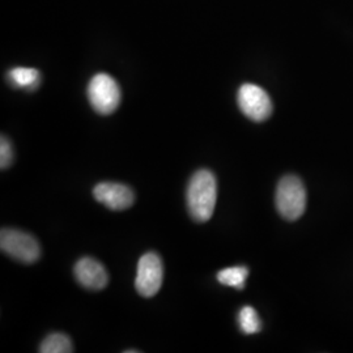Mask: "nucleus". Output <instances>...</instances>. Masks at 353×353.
I'll list each match as a JSON object with an SVG mask.
<instances>
[{
  "label": "nucleus",
  "mask_w": 353,
  "mask_h": 353,
  "mask_svg": "<svg viewBox=\"0 0 353 353\" xmlns=\"http://www.w3.org/2000/svg\"><path fill=\"white\" fill-rule=\"evenodd\" d=\"M186 199L190 216L198 223L208 221L214 214L217 199V182L214 173L201 169L191 176Z\"/></svg>",
  "instance_id": "f257e3e1"
},
{
  "label": "nucleus",
  "mask_w": 353,
  "mask_h": 353,
  "mask_svg": "<svg viewBox=\"0 0 353 353\" xmlns=\"http://www.w3.org/2000/svg\"><path fill=\"white\" fill-rule=\"evenodd\" d=\"M276 208L288 221H294L303 216L306 208V190L299 176L281 178L276 189Z\"/></svg>",
  "instance_id": "f03ea898"
},
{
  "label": "nucleus",
  "mask_w": 353,
  "mask_h": 353,
  "mask_svg": "<svg viewBox=\"0 0 353 353\" xmlns=\"http://www.w3.org/2000/svg\"><path fill=\"white\" fill-rule=\"evenodd\" d=\"M0 249L8 256L26 265L37 262L41 255L39 243L32 234L11 228L1 229Z\"/></svg>",
  "instance_id": "7ed1b4c3"
},
{
  "label": "nucleus",
  "mask_w": 353,
  "mask_h": 353,
  "mask_svg": "<svg viewBox=\"0 0 353 353\" xmlns=\"http://www.w3.org/2000/svg\"><path fill=\"white\" fill-rule=\"evenodd\" d=\"M88 100L97 113L109 115L121 103V88L112 76L97 74L89 81Z\"/></svg>",
  "instance_id": "20e7f679"
},
{
  "label": "nucleus",
  "mask_w": 353,
  "mask_h": 353,
  "mask_svg": "<svg viewBox=\"0 0 353 353\" xmlns=\"http://www.w3.org/2000/svg\"><path fill=\"white\" fill-rule=\"evenodd\" d=\"M164 280L163 261L156 252H147L139 259L135 288L143 297H153L159 293Z\"/></svg>",
  "instance_id": "39448f33"
},
{
  "label": "nucleus",
  "mask_w": 353,
  "mask_h": 353,
  "mask_svg": "<svg viewBox=\"0 0 353 353\" xmlns=\"http://www.w3.org/2000/svg\"><path fill=\"white\" fill-rule=\"evenodd\" d=\"M237 100L241 112L254 122H263L272 114V102L268 93L255 84H243Z\"/></svg>",
  "instance_id": "423d86ee"
},
{
  "label": "nucleus",
  "mask_w": 353,
  "mask_h": 353,
  "mask_svg": "<svg viewBox=\"0 0 353 353\" xmlns=\"http://www.w3.org/2000/svg\"><path fill=\"white\" fill-rule=\"evenodd\" d=\"M93 196L99 203L113 211L128 210L134 202V191L126 185L115 182H102L93 189Z\"/></svg>",
  "instance_id": "0eeeda50"
},
{
  "label": "nucleus",
  "mask_w": 353,
  "mask_h": 353,
  "mask_svg": "<svg viewBox=\"0 0 353 353\" xmlns=\"http://www.w3.org/2000/svg\"><path fill=\"white\" fill-rule=\"evenodd\" d=\"M76 280L87 290H103L109 283L105 267L93 258H81L75 265Z\"/></svg>",
  "instance_id": "6e6552de"
},
{
  "label": "nucleus",
  "mask_w": 353,
  "mask_h": 353,
  "mask_svg": "<svg viewBox=\"0 0 353 353\" xmlns=\"http://www.w3.org/2000/svg\"><path fill=\"white\" fill-rule=\"evenodd\" d=\"M8 80L17 88L36 89L39 84V72L34 68L16 67L8 72Z\"/></svg>",
  "instance_id": "1a4fd4ad"
},
{
  "label": "nucleus",
  "mask_w": 353,
  "mask_h": 353,
  "mask_svg": "<svg viewBox=\"0 0 353 353\" xmlns=\"http://www.w3.org/2000/svg\"><path fill=\"white\" fill-rule=\"evenodd\" d=\"M249 276V270L245 265H237V267H229L217 274V280L223 285L243 290L246 279Z\"/></svg>",
  "instance_id": "9d476101"
},
{
  "label": "nucleus",
  "mask_w": 353,
  "mask_h": 353,
  "mask_svg": "<svg viewBox=\"0 0 353 353\" xmlns=\"http://www.w3.org/2000/svg\"><path fill=\"white\" fill-rule=\"evenodd\" d=\"M72 351H74V345L70 336L61 332L49 335L45 341H42L39 347L41 353H71Z\"/></svg>",
  "instance_id": "9b49d317"
},
{
  "label": "nucleus",
  "mask_w": 353,
  "mask_h": 353,
  "mask_svg": "<svg viewBox=\"0 0 353 353\" xmlns=\"http://www.w3.org/2000/svg\"><path fill=\"white\" fill-rule=\"evenodd\" d=\"M239 323L242 332L252 335L261 331L262 323L258 313L255 312V309L252 306H243L239 313Z\"/></svg>",
  "instance_id": "f8f14e48"
},
{
  "label": "nucleus",
  "mask_w": 353,
  "mask_h": 353,
  "mask_svg": "<svg viewBox=\"0 0 353 353\" xmlns=\"http://www.w3.org/2000/svg\"><path fill=\"white\" fill-rule=\"evenodd\" d=\"M13 163V148L10 140L1 137L0 140V168L4 170Z\"/></svg>",
  "instance_id": "ddd939ff"
}]
</instances>
